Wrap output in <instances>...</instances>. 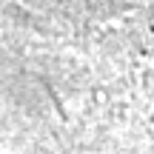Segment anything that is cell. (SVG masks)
<instances>
[{"label":"cell","mask_w":154,"mask_h":154,"mask_svg":"<svg viewBox=\"0 0 154 154\" xmlns=\"http://www.w3.org/2000/svg\"><path fill=\"white\" fill-rule=\"evenodd\" d=\"M14 14H11L6 6H0V57H3V49L9 46V34H11V26H14Z\"/></svg>","instance_id":"obj_1"}]
</instances>
